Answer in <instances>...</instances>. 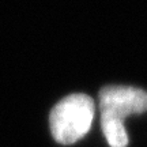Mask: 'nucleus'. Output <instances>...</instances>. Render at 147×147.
I'll return each mask as SVG.
<instances>
[{"label":"nucleus","mask_w":147,"mask_h":147,"mask_svg":"<svg viewBox=\"0 0 147 147\" xmlns=\"http://www.w3.org/2000/svg\"><path fill=\"white\" fill-rule=\"evenodd\" d=\"M95 105L91 97L76 93L60 100L49 115L53 139L61 144L78 142L90 131L94 120Z\"/></svg>","instance_id":"1"},{"label":"nucleus","mask_w":147,"mask_h":147,"mask_svg":"<svg viewBox=\"0 0 147 147\" xmlns=\"http://www.w3.org/2000/svg\"><path fill=\"white\" fill-rule=\"evenodd\" d=\"M101 121L121 123L129 115L147 112V91L131 86H105L100 90Z\"/></svg>","instance_id":"2"},{"label":"nucleus","mask_w":147,"mask_h":147,"mask_svg":"<svg viewBox=\"0 0 147 147\" xmlns=\"http://www.w3.org/2000/svg\"><path fill=\"white\" fill-rule=\"evenodd\" d=\"M101 128L110 147L128 146V135H127L124 124L113 123V121H101Z\"/></svg>","instance_id":"3"}]
</instances>
